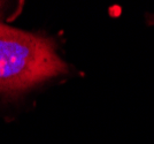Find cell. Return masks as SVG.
<instances>
[{
	"mask_svg": "<svg viewBox=\"0 0 154 144\" xmlns=\"http://www.w3.org/2000/svg\"><path fill=\"white\" fill-rule=\"evenodd\" d=\"M68 72L52 39L0 22V95L14 97Z\"/></svg>",
	"mask_w": 154,
	"mask_h": 144,
	"instance_id": "obj_1",
	"label": "cell"
}]
</instances>
